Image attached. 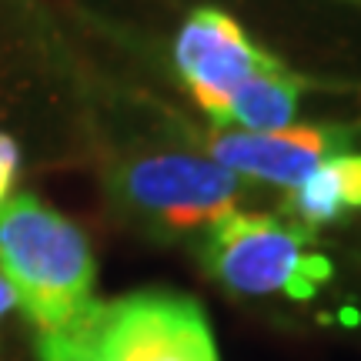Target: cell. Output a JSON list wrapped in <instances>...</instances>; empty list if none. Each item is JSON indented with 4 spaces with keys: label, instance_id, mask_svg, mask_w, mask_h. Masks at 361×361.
Instances as JSON below:
<instances>
[{
    "label": "cell",
    "instance_id": "cell-1",
    "mask_svg": "<svg viewBox=\"0 0 361 361\" xmlns=\"http://www.w3.org/2000/svg\"><path fill=\"white\" fill-rule=\"evenodd\" d=\"M0 274L34 324L44 361L74 341L104 305L94 295L97 261L87 238L37 194H13L0 204Z\"/></svg>",
    "mask_w": 361,
    "mask_h": 361
},
{
    "label": "cell",
    "instance_id": "cell-2",
    "mask_svg": "<svg viewBox=\"0 0 361 361\" xmlns=\"http://www.w3.org/2000/svg\"><path fill=\"white\" fill-rule=\"evenodd\" d=\"M107 191L144 231L161 238H201L211 224L238 211L247 180L207 154L147 151L114 164Z\"/></svg>",
    "mask_w": 361,
    "mask_h": 361
},
{
    "label": "cell",
    "instance_id": "cell-3",
    "mask_svg": "<svg viewBox=\"0 0 361 361\" xmlns=\"http://www.w3.org/2000/svg\"><path fill=\"white\" fill-rule=\"evenodd\" d=\"M197 251L207 274L241 298L308 301L335 274L308 228L274 214L231 211L201 234Z\"/></svg>",
    "mask_w": 361,
    "mask_h": 361
},
{
    "label": "cell",
    "instance_id": "cell-4",
    "mask_svg": "<svg viewBox=\"0 0 361 361\" xmlns=\"http://www.w3.org/2000/svg\"><path fill=\"white\" fill-rule=\"evenodd\" d=\"M171 57L180 84L211 121L221 114L234 90L281 61L278 54L264 51L238 17L211 4L194 7L184 17Z\"/></svg>",
    "mask_w": 361,
    "mask_h": 361
},
{
    "label": "cell",
    "instance_id": "cell-5",
    "mask_svg": "<svg viewBox=\"0 0 361 361\" xmlns=\"http://www.w3.org/2000/svg\"><path fill=\"white\" fill-rule=\"evenodd\" d=\"M358 141L355 124H291L281 130H214L204 154L221 168L274 188H298L328 157L348 154Z\"/></svg>",
    "mask_w": 361,
    "mask_h": 361
},
{
    "label": "cell",
    "instance_id": "cell-6",
    "mask_svg": "<svg viewBox=\"0 0 361 361\" xmlns=\"http://www.w3.org/2000/svg\"><path fill=\"white\" fill-rule=\"evenodd\" d=\"M311 87H318L314 80L298 74L291 67L278 61L268 71H261L247 80L245 87H238L221 107V114L211 121L218 130H281L295 124L298 104Z\"/></svg>",
    "mask_w": 361,
    "mask_h": 361
},
{
    "label": "cell",
    "instance_id": "cell-7",
    "mask_svg": "<svg viewBox=\"0 0 361 361\" xmlns=\"http://www.w3.org/2000/svg\"><path fill=\"white\" fill-rule=\"evenodd\" d=\"M284 211L308 231L322 224H338L361 211V154L348 151L328 157L322 168H314L298 188L288 191Z\"/></svg>",
    "mask_w": 361,
    "mask_h": 361
},
{
    "label": "cell",
    "instance_id": "cell-8",
    "mask_svg": "<svg viewBox=\"0 0 361 361\" xmlns=\"http://www.w3.org/2000/svg\"><path fill=\"white\" fill-rule=\"evenodd\" d=\"M47 361H124V355L117 351V345L104 328V305L97 311V318L74 341H67L61 351H54Z\"/></svg>",
    "mask_w": 361,
    "mask_h": 361
},
{
    "label": "cell",
    "instance_id": "cell-9",
    "mask_svg": "<svg viewBox=\"0 0 361 361\" xmlns=\"http://www.w3.org/2000/svg\"><path fill=\"white\" fill-rule=\"evenodd\" d=\"M17 164H20V151L13 137H7L0 130V204L11 197V188H13V178H17Z\"/></svg>",
    "mask_w": 361,
    "mask_h": 361
},
{
    "label": "cell",
    "instance_id": "cell-10",
    "mask_svg": "<svg viewBox=\"0 0 361 361\" xmlns=\"http://www.w3.org/2000/svg\"><path fill=\"white\" fill-rule=\"evenodd\" d=\"M17 308V298H13V288L7 284V278L0 274V322L7 318V311Z\"/></svg>",
    "mask_w": 361,
    "mask_h": 361
},
{
    "label": "cell",
    "instance_id": "cell-11",
    "mask_svg": "<svg viewBox=\"0 0 361 361\" xmlns=\"http://www.w3.org/2000/svg\"><path fill=\"white\" fill-rule=\"evenodd\" d=\"M345 4H355V7H361V0H345Z\"/></svg>",
    "mask_w": 361,
    "mask_h": 361
}]
</instances>
